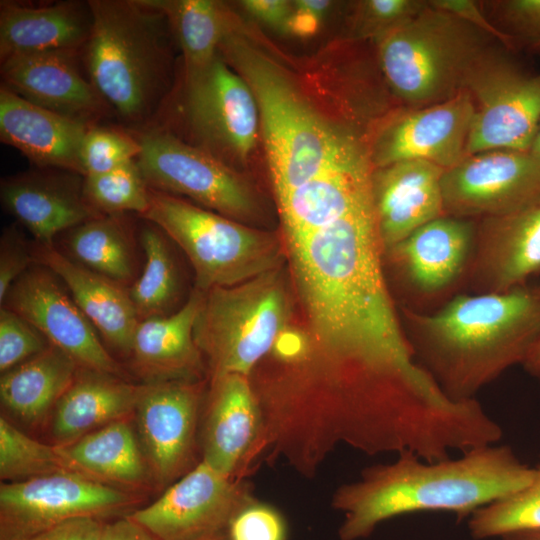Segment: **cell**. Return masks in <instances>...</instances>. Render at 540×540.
<instances>
[{"label":"cell","mask_w":540,"mask_h":540,"mask_svg":"<svg viewBox=\"0 0 540 540\" xmlns=\"http://www.w3.org/2000/svg\"><path fill=\"white\" fill-rule=\"evenodd\" d=\"M286 244L320 349L409 388L434 386L415 357L385 280L373 200Z\"/></svg>","instance_id":"6da1fadb"},{"label":"cell","mask_w":540,"mask_h":540,"mask_svg":"<svg viewBox=\"0 0 540 540\" xmlns=\"http://www.w3.org/2000/svg\"><path fill=\"white\" fill-rule=\"evenodd\" d=\"M533 476V467L499 443L435 462L403 452L393 462L366 468L360 479L336 490L332 505L344 514L338 534L341 540H360L386 520L419 512L468 519L523 489Z\"/></svg>","instance_id":"7a4b0ae2"},{"label":"cell","mask_w":540,"mask_h":540,"mask_svg":"<svg viewBox=\"0 0 540 540\" xmlns=\"http://www.w3.org/2000/svg\"><path fill=\"white\" fill-rule=\"evenodd\" d=\"M408 340L420 365L454 401L477 394L523 364L540 337V292L460 294L432 313L404 308Z\"/></svg>","instance_id":"3957f363"},{"label":"cell","mask_w":540,"mask_h":540,"mask_svg":"<svg viewBox=\"0 0 540 540\" xmlns=\"http://www.w3.org/2000/svg\"><path fill=\"white\" fill-rule=\"evenodd\" d=\"M219 54L254 95L277 197L365 147L353 134L326 121L285 70L237 33L233 23Z\"/></svg>","instance_id":"277c9868"},{"label":"cell","mask_w":540,"mask_h":540,"mask_svg":"<svg viewBox=\"0 0 540 540\" xmlns=\"http://www.w3.org/2000/svg\"><path fill=\"white\" fill-rule=\"evenodd\" d=\"M92 27L84 52L91 81L131 125L149 120L165 94L170 68L166 16L145 0H90Z\"/></svg>","instance_id":"5b68a950"},{"label":"cell","mask_w":540,"mask_h":540,"mask_svg":"<svg viewBox=\"0 0 540 540\" xmlns=\"http://www.w3.org/2000/svg\"><path fill=\"white\" fill-rule=\"evenodd\" d=\"M491 37L465 20L427 6L405 24L376 39L378 60L393 93L408 108L451 99L491 47Z\"/></svg>","instance_id":"8992f818"},{"label":"cell","mask_w":540,"mask_h":540,"mask_svg":"<svg viewBox=\"0 0 540 540\" xmlns=\"http://www.w3.org/2000/svg\"><path fill=\"white\" fill-rule=\"evenodd\" d=\"M290 298L281 268L203 294L194 339L210 376H250L285 333Z\"/></svg>","instance_id":"52a82bcc"},{"label":"cell","mask_w":540,"mask_h":540,"mask_svg":"<svg viewBox=\"0 0 540 540\" xmlns=\"http://www.w3.org/2000/svg\"><path fill=\"white\" fill-rule=\"evenodd\" d=\"M142 217L183 250L200 291L234 286L281 267L283 247L276 235L175 195L150 188Z\"/></svg>","instance_id":"ba28073f"},{"label":"cell","mask_w":540,"mask_h":540,"mask_svg":"<svg viewBox=\"0 0 540 540\" xmlns=\"http://www.w3.org/2000/svg\"><path fill=\"white\" fill-rule=\"evenodd\" d=\"M137 138L141 152L136 161L149 188L186 196L236 221L256 215L252 189L221 159L161 127H148Z\"/></svg>","instance_id":"9c48e42d"},{"label":"cell","mask_w":540,"mask_h":540,"mask_svg":"<svg viewBox=\"0 0 540 540\" xmlns=\"http://www.w3.org/2000/svg\"><path fill=\"white\" fill-rule=\"evenodd\" d=\"M464 91L475 106L466 156L530 150L540 124V73H528L490 48L470 71Z\"/></svg>","instance_id":"30bf717a"},{"label":"cell","mask_w":540,"mask_h":540,"mask_svg":"<svg viewBox=\"0 0 540 540\" xmlns=\"http://www.w3.org/2000/svg\"><path fill=\"white\" fill-rule=\"evenodd\" d=\"M135 502L130 493L78 472L0 485V540H26L76 517L103 519Z\"/></svg>","instance_id":"8fae6325"},{"label":"cell","mask_w":540,"mask_h":540,"mask_svg":"<svg viewBox=\"0 0 540 540\" xmlns=\"http://www.w3.org/2000/svg\"><path fill=\"white\" fill-rule=\"evenodd\" d=\"M254 500L245 485L201 460L156 501L129 516L158 540H201L227 532Z\"/></svg>","instance_id":"7c38bea8"},{"label":"cell","mask_w":540,"mask_h":540,"mask_svg":"<svg viewBox=\"0 0 540 540\" xmlns=\"http://www.w3.org/2000/svg\"><path fill=\"white\" fill-rule=\"evenodd\" d=\"M445 215L487 218L540 196V157L532 151L491 150L466 156L442 176Z\"/></svg>","instance_id":"4fadbf2b"},{"label":"cell","mask_w":540,"mask_h":540,"mask_svg":"<svg viewBox=\"0 0 540 540\" xmlns=\"http://www.w3.org/2000/svg\"><path fill=\"white\" fill-rule=\"evenodd\" d=\"M184 107L201 148L217 158L243 160L254 149L259 126L256 100L220 54L205 70L185 79Z\"/></svg>","instance_id":"5bb4252c"},{"label":"cell","mask_w":540,"mask_h":540,"mask_svg":"<svg viewBox=\"0 0 540 540\" xmlns=\"http://www.w3.org/2000/svg\"><path fill=\"white\" fill-rule=\"evenodd\" d=\"M47 267H30L8 290L4 307L17 313L79 367L124 377L94 326Z\"/></svg>","instance_id":"9a60e30c"},{"label":"cell","mask_w":540,"mask_h":540,"mask_svg":"<svg viewBox=\"0 0 540 540\" xmlns=\"http://www.w3.org/2000/svg\"><path fill=\"white\" fill-rule=\"evenodd\" d=\"M202 381L142 384L134 414L139 442L159 486L190 471L202 399Z\"/></svg>","instance_id":"2e32d148"},{"label":"cell","mask_w":540,"mask_h":540,"mask_svg":"<svg viewBox=\"0 0 540 540\" xmlns=\"http://www.w3.org/2000/svg\"><path fill=\"white\" fill-rule=\"evenodd\" d=\"M475 114L471 96L463 91L446 101L408 108L380 130L369 150L374 168L422 160L449 169L466 157Z\"/></svg>","instance_id":"e0dca14e"},{"label":"cell","mask_w":540,"mask_h":540,"mask_svg":"<svg viewBox=\"0 0 540 540\" xmlns=\"http://www.w3.org/2000/svg\"><path fill=\"white\" fill-rule=\"evenodd\" d=\"M540 276V196L480 219L466 277L475 293L504 292Z\"/></svg>","instance_id":"ac0fdd59"},{"label":"cell","mask_w":540,"mask_h":540,"mask_svg":"<svg viewBox=\"0 0 540 540\" xmlns=\"http://www.w3.org/2000/svg\"><path fill=\"white\" fill-rule=\"evenodd\" d=\"M476 228L472 219L444 215L421 226L384 254L414 296L436 297L466 277Z\"/></svg>","instance_id":"d6986e66"},{"label":"cell","mask_w":540,"mask_h":540,"mask_svg":"<svg viewBox=\"0 0 540 540\" xmlns=\"http://www.w3.org/2000/svg\"><path fill=\"white\" fill-rule=\"evenodd\" d=\"M79 52L48 51L1 61L2 85L55 113L95 125L110 107L78 65Z\"/></svg>","instance_id":"ffe728a7"},{"label":"cell","mask_w":540,"mask_h":540,"mask_svg":"<svg viewBox=\"0 0 540 540\" xmlns=\"http://www.w3.org/2000/svg\"><path fill=\"white\" fill-rule=\"evenodd\" d=\"M202 431V460L221 474L235 478L257 455L261 414L248 376L224 374L211 378Z\"/></svg>","instance_id":"44dd1931"},{"label":"cell","mask_w":540,"mask_h":540,"mask_svg":"<svg viewBox=\"0 0 540 540\" xmlns=\"http://www.w3.org/2000/svg\"><path fill=\"white\" fill-rule=\"evenodd\" d=\"M373 165L363 148L277 197L286 242L325 227L371 201Z\"/></svg>","instance_id":"7402d4cb"},{"label":"cell","mask_w":540,"mask_h":540,"mask_svg":"<svg viewBox=\"0 0 540 540\" xmlns=\"http://www.w3.org/2000/svg\"><path fill=\"white\" fill-rule=\"evenodd\" d=\"M445 169L422 160L374 168L372 196L383 250L428 222L445 215L442 176Z\"/></svg>","instance_id":"603a6c76"},{"label":"cell","mask_w":540,"mask_h":540,"mask_svg":"<svg viewBox=\"0 0 540 540\" xmlns=\"http://www.w3.org/2000/svg\"><path fill=\"white\" fill-rule=\"evenodd\" d=\"M83 180L56 169L16 175L1 182V201L38 244L52 245L59 232L101 216L87 203Z\"/></svg>","instance_id":"cb8c5ba5"},{"label":"cell","mask_w":540,"mask_h":540,"mask_svg":"<svg viewBox=\"0 0 540 540\" xmlns=\"http://www.w3.org/2000/svg\"><path fill=\"white\" fill-rule=\"evenodd\" d=\"M94 125L35 105L0 87V139L42 169L84 176L81 148Z\"/></svg>","instance_id":"d4e9b609"},{"label":"cell","mask_w":540,"mask_h":540,"mask_svg":"<svg viewBox=\"0 0 540 540\" xmlns=\"http://www.w3.org/2000/svg\"><path fill=\"white\" fill-rule=\"evenodd\" d=\"M203 294L195 288L176 312L139 321L129 358L141 384L202 381L206 367L194 339V324Z\"/></svg>","instance_id":"484cf974"},{"label":"cell","mask_w":540,"mask_h":540,"mask_svg":"<svg viewBox=\"0 0 540 540\" xmlns=\"http://www.w3.org/2000/svg\"><path fill=\"white\" fill-rule=\"evenodd\" d=\"M35 262L50 269L109 345L129 357L139 317L121 284L76 264L53 245H37Z\"/></svg>","instance_id":"4316f807"},{"label":"cell","mask_w":540,"mask_h":540,"mask_svg":"<svg viewBox=\"0 0 540 540\" xmlns=\"http://www.w3.org/2000/svg\"><path fill=\"white\" fill-rule=\"evenodd\" d=\"M92 27L88 1L0 4V60L48 51L84 52Z\"/></svg>","instance_id":"83f0119b"},{"label":"cell","mask_w":540,"mask_h":540,"mask_svg":"<svg viewBox=\"0 0 540 540\" xmlns=\"http://www.w3.org/2000/svg\"><path fill=\"white\" fill-rule=\"evenodd\" d=\"M142 384L124 377L79 367L49 419L56 446L69 444L134 413Z\"/></svg>","instance_id":"f1b7e54d"},{"label":"cell","mask_w":540,"mask_h":540,"mask_svg":"<svg viewBox=\"0 0 540 540\" xmlns=\"http://www.w3.org/2000/svg\"><path fill=\"white\" fill-rule=\"evenodd\" d=\"M78 368V364L67 353L50 345L34 357L2 373L1 404L26 425L39 426L49 421Z\"/></svg>","instance_id":"f546056e"},{"label":"cell","mask_w":540,"mask_h":540,"mask_svg":"<svg viewBox=\"0 0 540 540\" xmlns=\"http://www.w3.org/2000/svg\"><path fill=\"white\" fill-rule=\"evenodd\" d=\"M57 447L74 471L106 484L141 487L153 479L127 419L109 423Z\"/></svg>","instance_id":"4dcf8cb0"},{"label":"cell","mask_w":540,"mask_h":540,"mask_svg":"<svg viewBox=\"0 0 540 540\" xmlns=\"http://www.w3.org/2000/svg\"><path fill=\"white\" fill-rule=\"evenodd\" d=\"M145 1L166 16L183 55L185 79L205 70L232 22L225 6L211 0Z\"/></svg>","instance_id":"1f68e13d"},{"label":"cell","mask_w":540,"mask_h":540,"mask_svg":"<svg viewBox=\"0 0 540 540\" xmlns=\"http://www.w3.org/2000/svg\"><path fill=\"white\" fill-rule=\"evenodd\" d=\"M71 254L87 269L119 284L135 272L132 239L121 215H101L73 228L67 241Z\"/></svg>","instance_id":"d6a6232c"},{"label":"cell","mask_w":540,"mask_h":540,"mask_svg":"<svg viewBox=\"0 0 540 540\" xmlns=\"http://www.w3.org/2000/svg\"><path fill=\"white\" fill-rule=\"evenodd\" d=\"M145 264L128 291L139 320L167 315L178 294V275L163 232L150 223L141 230Z\"/></svg>","instance_id":"836d02e7"},{"label":"cell","mask_w":540,"mask_h":540,"mask_svg":"<svg viewBox=\"0 0 540 540\" xmlns=\"http://www.w3.org/2000/svg\"><path fill=\"white\" fill-rule=\"evenodd\" d=\"M76 472L56 445L31 438L3 415L0 417V478L17 482L36 477ZM79 473V472H78Z\"/></svg>","instance_id":"e575fe53"},{"label":"cell","mask_w":540,"mask_h":540,"mask_svg":"<svg viewBox=\"0 0 540 540\" xmlns=\"http://www.w3.org/2000/svg\"><path fill=\"white\" fill-rule=\"evenodd\" d=\"M470 536L477 540L505 534L540 530V462L534 467L532 481L523 489L490 503L467 519Z\"/></svg>","instance_id":"d590c367"},{"label":"cell","mask_w":540,"mask_h":540,"mask_svg":"<svg viewBox=\"0 0 540 540\" xmlns=\"http://www.w3.org/2000/svg\"><path fill=\"white\" fill-rule=\"evenodd\" d=\"M83 195L99 215L142 216L149 207L150 188L133 160L103 174L84 176Z\"/></svg>","instance_id":"8d00e7d4"},{"label":"cell","mask_w":540,"mask_h":540,"mask_svg":"<svg viewBox=\"0 0 540 540\" xmlns=\"http://www.w3.org/2000/svg\"><path fill=\"white\" fill-rule=\"evenodd\" d=\"M140 152L137 137L114 128L94 125L86 133L81 148L84 176L114 170L136 160Z\"/></svg>","instance_id":"74e56055"},{"label":"cell","mask_w":540,"mask_h":540,"mask_svg":"<svg viewBox=\"0 0 540 540\" xmlns=\"http://www.w3.org/2000/svg\"><path fill=\"white\" fill-rule=\"evenodd\" d=\"M51 344L30 323L12 310H0L1 374L39 354Z\"/></svg>","instance_id":"f35d334b"},{"label":"cell","mask_w":540,"mask_h":540,"mask_svg":"<svg viewBox=\"0 0 540 540\" xmlns=\"http://www.w3.org/2000/svg\"><path fill=\"white\" fill-rule=\"evenodd\" d=\"M428 4L422 0H366L360 2L356 30L361 36L378 39L405 24Z\"/></svg>","instance_id":"ab89813d"},{"label":"cell","mask_w":540,"mask_h":540,"mask_svg":"<svg viewBox=\"0 0 540 540\" xmlns=\"http://www.w3.org/2000/svg\"><path fill=\"white\" fill-rule=\"evenodd\" d=\"M492 6L512 47L520 45L540 54V0H504Z\"/></svg>","instance_id":"60d3db41"},{"label":"cell","mask_w":540,"mask_h":540,"mask_svg":"<svg viewBox=\"0 0 540 540\" xmlns=\"http://www.w3.org/2000/svg\"><path fill=\"white\" fill-rule=\"evenodd\" d=\"M227 533L230 540H286L287 527L278 510L254 500L237 513Z\"/></svg>","instance_id":"b9f144b4"},{"label":"cell","mask_w":540,"mask_h":540,"mask_svg":"<svg viewBox=\"0 0 540 540\" xmlns=\"http://www.w3.org/2000/svg\"><path fill=\"white\" fill-rule=\"evenodd\" d=\"M35 261L20 232L15 226L3 230L0 240V303L12 284L23 275Z\"/></svg>","instance_id":"7bdbcfd3"},{"label":"cell","mask_w":540,"mask_h":540,"mask_svg":"<svg viewBox=\"0 0 540 540\" xmlns=\"http://www.w3.org/2000/svg\"><path fill=\"white\" fill-rule=\"evenodd\" d=\"M103 519L83 516L63 521L26 540H99Z\"/></svg>","instance_id":"ee69618b"},{"label":"cell","mask_w":540,"mask_h":540,"mask_svg":"<svg viewBox=\"0 0 540 540\" xmlns=\"http://www.w3.org/2000/svg\"><path fill=\"white\" fill-rule=\"evenodd\" d=\"M433 6L447 11L476 28L482 30L489 36L500 41L508 48H512L511 41L497 26H495L480 10L479 4L470 0H432Z\"/></svg>","instance_id":"f6af8a7d"},{"label":"cell","mask_w":540,"mask_h":540,"mask_svg":"<svg viewBox=\"0 0 540 540\" xmlns=\"http://www.w3.org/2000/svg\"><path fill=\"white\" fill-rule=\"evenodd\" d=\"M240 5L254 19L283 32L293 11V2L286 0H245Z\"/></svg>","instance_id":"bcb514c9"},{"label":"cell","mask_w":540,"mask_h":540,"mask_svg":"<svg viewBox=\"0 0 540 540\" xmlns=\"http://www.w3.org/2000/svg\"><path fill=\"white\" fill-rule=\"evenodd\" d=\"M99 540H158L129 514L105 522Z\"/></svg>","instance_id":"7dc6e473"},{"label":"cell","mask_w":540,"mask_h":540,"mask_svg":"<svg viewBox=\"0 0 540 540\" xmlns=\"http://www.w3.org/2000/svg\"><path fill=\"white\" fill-rule=\"evenodd\" d=\"M321 20L313 14L297 10L293 7L284 32L296 37L312 36L317 32Z\"/></svg>","instance_id":"c3c4849f"},{"label":"cell","mask_w":540,"mask_h":540,"mask_svg":"<svg viewBox=\"0 0 540 540\" xmlns=\"http://www.w3.org/2000/svg\"><path fill=\"white\" fill-rule=\"evenodd\" d=\"M332 5L331 1L327 0H297L293 2V7L297 10L304 11L323 19Z\"/></svg>","instance_id":"681fc988"},{"label":"cell","mask_w":540,"mask_h":540,"mask_svg":"<svg viewBox=\"0 0 540 540\" xmlns=\"http://www.w3.org/2000/svg\"><path fill=\"white\" fill-rule=\"evenodd\" d=\"M535 286L540 292V281ZM522 365L529 374L537 378L540 377V337Z\"/></svg>","instance_id":"f907efd6"},{"label":"cell","mask_w":540,"mask_h":540,"mask_svg":"<svg viewBox=\"0 0 540 540\" xmlns=\"http://www.w3.org/2000/svg\"><path fill=\"white\" fill-rule=\"evenodd\" d=\"M501 540H540V530H523L505 534Z\"/></svg>","instance_id":"816d5d0a"},{"label":"cell","mask_w":540,"mask_h":540,"mask_svg":"<svg viewBox=\"0 0 540 540\" xmlns=\"http://www.w3.org/2000/svg\"><path fill=\"white\" fill-rule=\"evenodd\" d=\"M530 151H532L534 154L540 157V124L537 130V133L535 135V138L533 140L532 146L530 148Z\"/></svg>","instance_id":"f5cc1de1"},{"label":"cell","mask_w":540,"mask_h":540,"mask_svg":"<svg viewBox=\"0 0 540 540\" xmlns=\"http://www.w3.org/2000/svg\"><path fill=\"white\" fill-rule=\"evenodd\" d=\"M201 540H230V538L227 532H223V533H220L211 537H207Z\"/></svg>","instance_id":"db71d44e"},{"label":"cell","mask_w":540,"mask_h":540,"mask_svg":"<svg viewBox=\"0 0 540 540\" xmlns=\"http://www.w3.org/2000/svg\"><path fill=\"white\" fill-rule=\"evenodd\" d=\"M539 379H540V377H539Z\"/></svg>","instance_id":"11a10c76"}]
</instances>
